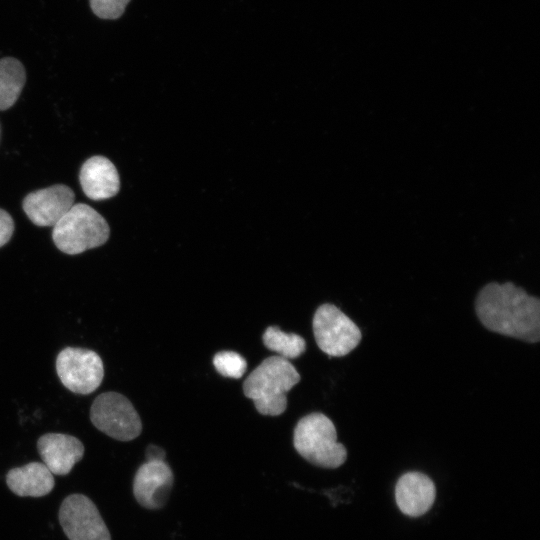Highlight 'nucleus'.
<instances>
[{
  "label": "nucleus",
  "mask_w": 540,
  "mask_h": 540,
  "mask_svg": "<svg viewBox=\"0 0 540 540\" xmlns=\"http://www.w3.org/2000/svg\"><path fill=\"white\" fill-rule=\"evenodd\" d=\"M475 311L492 332L529 343L540 339V300L511 282L484 286L477 295Z\"/></svg>",
  "instance_id": "1"
},
{
  "label": "nucleus",
  "mask_w": 540,
  "mask_h": 540,
  "mask_svg": "<svg viewBox=\"0 0 540 540\" xmlns=\"http://www.w3.org/2000/svg\"><path fill=\"white\" fill-rule=\"evenodd\" d=\"M299 381L300 375L289 360L271 356L245 379L243 392L260 414L277 416L286 410V393Z\"/></svg>",
  "instance_id": "2"
},
{
  "label": "nucleus",
  "mask_w": 540,
  "mask_h": 540,
  "mask_svg": "<svg viewBox=\"0 0 540 540\" xmlns=\"http://www.w3.org/2000/svg\"><path fill=\"white\" fill-rule=\"evenodd\" d=\"M293 444L309 463L323 468H337L347 458V450L337 442L333 422L322 413H311L295 426Z\"/></svg>",
  "instance_id": "3"
},
{
  "label": "nucleus",
  "mask_w": 540,
  "mask_h": 540,
  "mask_svg": "<svg viewBox=\"0 0 540 540\" xmlns=\"http://www.w3.org/2000/svg\"><path fill=\"white\" fill-rule=\"evenodd\" d=\"M110 228L104 217L87 204H74L53 226L52 239L56 247L69 255L103 245Z\"/></svg>",
  "instance_id": "4"
},
{
  "label": "nucleus",
  "mask_w": 540,
  "mask_h": 540,
  "mask_svg": "<svg viewBox=\"0 0 540 540\" xmlns=\"http://www.w3.org/2000/svg\"><path fill=\"white\" fill-rule=\"evenodd\" d=\"M93 425L119 441H131L142 431L141 419L128 398L117 392L98 395L90 409Z\"/></svg>",
  "instance_id": "5"
},
{
  "label": "nucleus",
  "mask_w": 540,
  "mask_h": 540,
  "mask_svg": "<svg viewBox=\"0 0 540 540\" xmlns=\"http://www.w3.org/2000/svg\"><path fill=\"white\" fill-rule=\"evenodd\" d=\"M313 332L318 347L329 357L348 354L362 337L358 326L332 304L317 308L313 317Z\"/></svg>",
  "instance_id": "6"
},
{
  "label": "nucleus",
  "mask_w": 540,
  "mask_h": 540,
  "mask_svg": "<svg viewBox=\"0 0 540 540\" xmlns=\"http://www.w3.org/2000/svg\"><path fill=\"white\" fill-rule=\"evenodd\" d=\"M56 371L61 383L76 394H90L102 383L104 367L93 350L66 347L56 358Z\"/></svg>",
  "instance_id": "7"
},
{
  "label": "nucleus",
  "mask_w": 540,
  "mask_h": 540,
  "mask_svg": "<svg viewBox=\"0 0 540 540\" xmlns=\"http://www.w3.org/2000/svg\"><path fill=\"white\" fill-rule=\"evenodd\" d=\"M59 522L69 540H111L98 508L83 494H71L63 500Z\"/></svg>",
  "instance_id": "8"
},
{
  "label": "nucleus",
  "mask_w": 540,
  "mask_h": 540,
  "mask_svg": "<svg viewBox=\"0 0 540 540\" xmlns=\"http://www.w3.org/2000/svg\"><path fill=\"white\" fill-rule=\"evenodd\" d=\"M174 476L165 460H149L140 465L133 479V495L144 508H162L173 486Z\"/></svg>",
  "instance_id": "9"
},
{
  "label": "nucleus",
  "mask_w": 540,
  "mask_h": 540,
  "mask_svg": "<svg viewBox=\"0 0 540 540\" xmlns=\"http://www.w3.org/2000/svg\"><path fill=\"white\" fill-rule=\"evenodd\" d=\"M75 195L66 185L57 184L29 193L23 210L37 226H54L74 205Z\"/></svg>",
  "instance_id": "10"
},
{
  "label": "nucleus",
  "mask_w": 540,
  "mask_h": 540,
  "mask_svg": "<svg viewBox=\"0 0 540 540\" xmlns=\"http://www.w3.org/2000/svg\"><path fill=\"white\" fill-rule=\"evenodd\" d=\"M43 464L53 475L65 476L84 456V445L76 437L62 433H47L37 441Z\"/></svg>",
  "instance_id": "11"
},
{
  "label": "nucleus",
  "mask_w": 540,
  "mask_h": 540,
  "mask_svg": "<svg viewBox=\"0 0 540 540\" xmlns=\"http://www.w3.org/2000/svg\"><path fill=\"white\" fill-rule=\"evenodd\" d=\"M436 489L433 481L421 472H407L395 486L396 503L407 516L419 517L433 505Z\"/></svg>",
  "instance_id": "12"
},
{
  "label": "nucleus",
  "mask_w": 540,
  "mask_h": 540,
  "mask_svg": "<svg viewBox=\"0 0 540 540\" xmlns=\"http://www.w3.org/2000/svg\"><path fill=\"white\" fill-rule=\"evenodd\" d=\"M79 180L83 192L92 200L111 198L120 189L116 167L103 156H93L85 161L80 170Z\"/></svg>",
  "instance_id": "13"
},
{
  "label": "nucleus",
  "mask_w": 540,
  "mask_h": 540,
  "mask_svg": "<svg viewBox=\"0 0 540 540\" xmlns=\"http://www.w3.org/2000/svg\"><path fill=\"white\" fill-rule=\"evenodd\" d=\"M8 488L20 497H42L54 488V476L40 462H30L21 467H15L6 475Z\"/></svg>",
  "instance_id": "14"
},
{
  "label": "nucleus",
  "mask_w": 540,
  "mask_h": 540,
  "mask_svg": "<svg viewBox=\"0 0 540 540\" xmlns=\"http://www.w3.org/2000/svg\"><path fill=\"white\" fill-rule=\"evenodd\" d=\"M25 82L26 71L18 59H0V110H6L15 104Z\"/></svg>",
  "instance_id": "15"
},
{
  "label": "nucleus",
  "mask_w": 540,
  "mask_h": 540,
  "mask_svg": "<svg viewBox=\"0 0 540 540\" xmlns=\"http://www.w3.org/2000/svg\"><path fill=\"white\" fill-rule=\"evenodd\" d=\"M262 339L269 350L287 360L299 357L306 350L305 340L300 335L285 333L277 326H269Z\"/></svg>",
  "instance_id": "16"
},
{
  "label": "nucleus",
  "mask_w": 540,
  "mask_h": 540,
  "mask_svg": "<svg viewBox=\"0 0 540 540\" xmlns=\"http://www.w3.org/2000/svg\"><path fill=\"white\" fill-rule=\"evenodd\" d=\"M213 364L219 374L224 377L240 378L246 371L245 359L233 351H221L213 358Z\"/></svg>",
  "instance_id": "17"
},
{
  "label": "nucleus",
  "mask_w": 540,
  "mask_h": 540,
  "mask_svg": "<svg viewBox=\"0 0 540 540\" xmlns=\"http://www.w3.org/2000/svg\"><path fill=\"white\" fill-rule=\"evenodd\" d=\"M131 0H89L94 15L104 20L120 18Z\"/></svg>",
  "instance_id": "18"
},
{
  "label": "nucleus",
  "mask_w": 540,
  "mask_h": 540,
  "mask_svg": "<svg viewBox=\"0 0 540 540\" xmlns=\"http://www.w3.org/2000/svg\"><path fill=\"white\" fill-rule=\"evenodd\" d=\"M14 222L12 217L0 208V247L4 246L12 237Z\"/></svg>",
  "instance_id": "19"
},
{
  "label": "nucleus",
  "mask_w": 540,
  "mask_h": 540,
  "mask_svg": "<svg viewBox=\"0 0 540 540\" xmlns=\"http://www.w3.org/2000/svg\"><path fill=\"white\" fill-rule=\"evenodd\" d=\"M165 451L158 446L149 445L146 450V461L149 460H164Z\"/></svg>",
  "instance_id": "20"
}]
</instances>
